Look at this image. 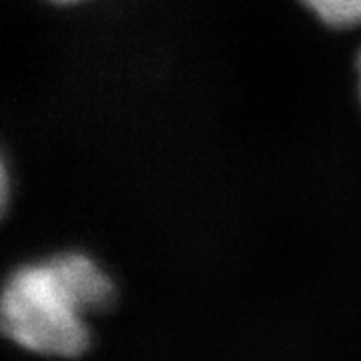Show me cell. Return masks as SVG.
Wrapping results in <instances>:
<instances>
[{"label": "cell", "mask_w": 361, "mask_h": 361, "mask_svg": "<svg viewBox=\"0 0 361 361\" xmlns=\"http://www.w3.org/2000/svg\"><path fill=\"white\" fill-rule=\"evenodd\" d=\"M111 279L82 253H65L18 267L0 299L2 334L40 355L78 357L89 349L85 317L109 310Z\"/></svg>", "instance_id": "cell-1"}, {"label": "cell", "mask_w": 361, "mask_h": 361, "mask_svg": "<svg viewBox=\"0 0 361 361\" xmlns=\"http://www.w3.org/2000/svg\"><path fill=\"white\" fill-rule=\"evenodd\" d=\"M51 2H56V4H73V2H80V0H51Z\"/></svg>", "instance_id": "cell-3"}, {"label": "cell", "mask_w": 361, "mask_h": 361, "mask_svg": "<svg viewBox=\"0 0 361 361\" xmlns=\"http://www.w3.org/2000/svg\"><path fill=\"white\" fill-rule=\"evenodd\" d=\"M357 66H360V77H361V54H360V61H357Z\"/></svg>", "instance_id": "cell-4"}, {"label": "cell", "mask_w": 361, "mask_h": 361, "mask_svg": "<svg viewBox=\"0 0 361 361\" xmlns=\"http://www.w3.org/2000/svg\"><path fill=\"white\" fill-rule=\"evenodd\" d=\"M311 13L334 28L361 25V0H301Z\"/></svg>", "instance_id": "cell-2"}]
</instances>
